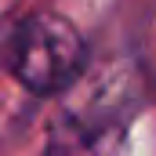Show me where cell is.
<instances>
[{
	"label": "cell",
	"mask_w": 156,
	"mask_h": 156,
	"mask_svg": "<svg viewBox=\"0 0 156 156\" xmlns=\"http://www.w3.org/2000/svg\"><path fill=\"white\" fill-rule=\"evenodd\" d=\"M87 58L91 51L80 29L55 11H33L18 18L4 44L7 73L33 94L69 91L87 69Z\"/></svg>",
	"instance_id": "6da1fadb"
}]
</instances>
